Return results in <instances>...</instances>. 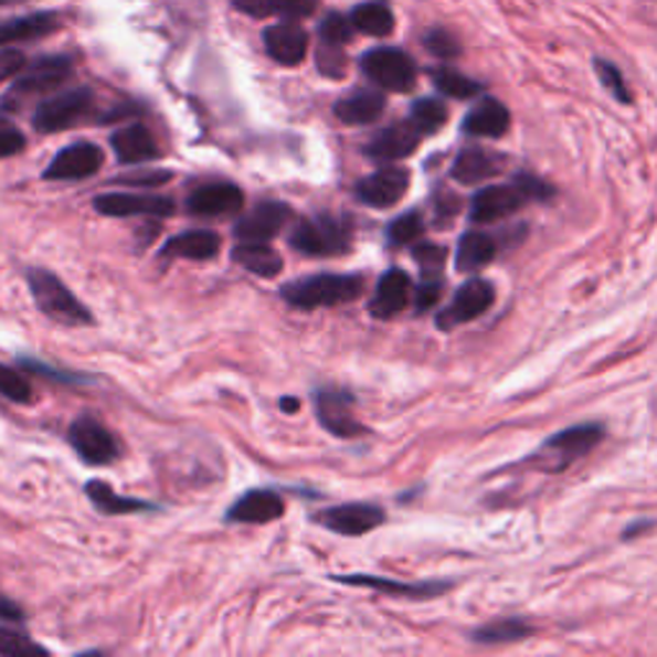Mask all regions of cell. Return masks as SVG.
<instances>
[{
    "label": "cell",
    "instance_id": "cell-1",
    "mask_svg": "<svg viewBox=\"0 0 657 657\" xmlns=\"http://www.w3.org/2000/svg\"><path fill=\"white\" fill-rule=\"evenodd\" d=\"M365 280L360 275H311V278L293 280L283 285L280 296L285 304L300 311H311V308H327V306H342L352 304L354 298L362 296Z\"/></svg>",
    "mask_w": 657,
    "mask_h": 657
},
{
    "label": "cell",
    "instance_id": "cell-2",
    "mask_svg": "<svg viewBox=\"0 0 657 657\" xmlns=\"http://www.w3.org/2000/svg\"><path fill=\"white\" fill-rule=\"evenodd\" d=\"M27 280L36 306L52 321L65 324V327H88V324H93V314L81 304V298L75 293H70L67 285L54 273L44 271V267H31L27 273Z\"/></svg>",
    "mask_w": 657,
    "mask_h": 657
},
{
    "label": "cell",
    "instance_id": "cell-3",
    "mask_svg": "<svg viewBox=\"0 0 657 657\" xmlns=\"http://www.w3.org/2000/svg\"><path fill=\"white\" fill-rule=\"evenodd\" d=\"M288 242L293 250L304 252L308 257H337L350 252L352 226L347 219L319 213V216L298 221L293 226Z\"/></svg>",
    "mask_w": 657,
    "mask_h": 657
},
{
    "label": "cell",
    "instance_id": "cell-4",
    "mask_svg": "<svg viewBox=\"0 0 657 657\" xmlns=\"http://www.w3.org/2000/svg\"><path fill=\"white\" fill-rule=\"evenodd\" d=\"M601 439H604V426L601 424L570 426V430L558 432L555 437L544 439L542 447L532 455V463L534 468L544 473H563L575 460L589 455Z\"/></svg>",
    "mask_w": 657,
    "mask_h": 657
},
{
    "label": "cell",
    "instance_id": "cell-5",
    "mask_svg": "<svg viewBox=\"0 0 657 657\" xmlns=\"http://www.w3.org/2000/svg\"><path fill=\"white\" fill-rule=\"evenodd\" d=\"M360 65L362 73L383 91L409 93L416 85L414 60L403 50H395V46H375L362 57Z\"/></svg>",
    "mask_w": 657,
    "mask_h": 657
},
{
    "label": "cell",
    "instance_id": "cell-6",
    "mask_svg": "<svg viewBox=\"0 0 657 657\" xmlns=\"http://www.w3.org/2000/svg\"><path fill=\"white\" fill-rule=\"evenodd\" d=\"M93 108V91L75 88L60 95H52L44 103H39L34 110V129L39 134L65 131L70 126H77Z\"/></svg>",
    "mask_w": 657,
    "mask_h": 657
},
{
    "label": "cell",
    "instance_id": "cell-7",
    "mask_svg": "<svg viewBox=\"0 0 657 657\" xmlns=\"http://www.w3.org/2000/svg\"><path fill=\"white\" fill-rule=\"evenodd\" d=\"M67 439L77 453V457L88 465H108L116 460L118 453H121V447H118L114 434H110L98 418H93L88 414L77 416L75 422L70 424Z\"/></svg>",
    "mask_w": 657,
    "mask_h": 657
},
{
    "label": "cell",
    "instance_id": "cell-8",
    "mask_svg": "<svg viewBox=\"0 0 657 657\" xmlns=\"http://www.w3.org/2000/svg\"><path fill=\"white\" fill-rule=\"evenodd\" d=\"M494 300H496V288L488 280L473 278L468 283H463L460 288H457L455 298L449 300V306L442 308L437 314V327L449 331L460 327V324L478 319V316H483L490 306H494Z\"/></svg>",
    "mask_w": 657,
    "mask_h": 657
},
{
    "label": "cell",
    "instance_id": "cell-9",
    "mask_svg": "<svg viewBox=\"0 0 657 657\" xmlns=\"http://www.w3.org/2000/svg\"><path fill=\"white\" fill-rule=\"evenodd\" d=\"M316 416H319V424L324 430L335 434V437L342 439H354L368 434L365 426H362L358 418H354V395L347 391H337V388H324V391H316Z\"/></svg>",
    "mask_w": 657,
    "mask_h": 657
},
{
    "label": "cell",
    "instance_id": "cell-10",
    "mask_svg": "<svg viewBox=\"0 0 657 657\" xmlns=\"http://www.w3.org/2000/svg\"><path fill=\"white\" fill-rule=\"evenodd\" d=\"M93 209L103 216H155L168 219L176 213V201L168 195L147 193H100L93 198Z\"/></svg>",
    "mask_w": 657,
    "mask_h": 657
},
{
    "label": "cell",
    "instance_id": "cell-11",
    "mask_svg": "<svg viewBox=\"0 0 657 657\" xmlns=\"http://www.w3.org/2000/svg\"><path fill=\"white\" fill-rule=\"evenodd\" d=\"M314 521L335 534L362 537L383 524L385 511L375 504H342V506H331V509L319 511L314 517Z\"/></svg>",
    "mask_w": 657,
    "mask_h": 657
},
{
    "label": "cell",
    "instance_id": "cell-12",
    "mask_svg": "<svg viewBox=\"0 0 657 657\" xmlns=\"http://www.w3.org/2000/svg\"><path fill=\"white\" fill-rule=\"evenodd\" d=\"M527 201H532V198L527 195V190L521 188L517 180L509 186L480 188L478 193L473 195L470 219L475 224H494V221H501L511 216V213H517Z\"/></svg>",
    "mask_w": 657,
    "mask_h": 657
},
{
    "label": "cell",
    "instance_id": "cell-13",
    "mask_svg": "<svg viewBox=\"0 0 657 657\" xmlns=\"http://www.w3.org/2000/svg\"><path fill=\"white\" fill-rule=\"evenodd\" d=\"M103 165V149L93 141H75L65 149H60L57 157L46 165L44 180L65 183V180H85L95 176Z\"/></svg>",
    "mask_w": 657,
    "mask_h": 657
},
{
    "label": "cell",
    "instance_id": "cell-14",
    "mask_svg": "<svg viewBox=\"0 0 657 657\" xmlns=\"http://www.w3.org/2000/svg\"><path fill=\"white\" fill-rule=\"evenodd\" d=\"M411 183L409 170L395 168V165H388V168L375 170L373 176L362 178L358 183V198L365 205H373V209H391L406 195Z\"/></svg>",
    "mask_w": 657,
    "mask_h": 657
},
{
    "label": "cell",
    "instance_id": "cell-15",
    "mask_svg": "<svg viewBox=\"0 0 657 657\" xmlns=\"http://www.w3.org/2000/svg\"><path fill=\"white\" fill-rule=\"evenodd\" d=\"M293 219V211L285 203L265 201L255 211L242 216L234 226V236L240 242H271L283 232V226Z\"/></svg>",
    "mask_w": 657,
    "mask_h": 657
},
{
    "label": "cell",
    "instance_id": "cell-16",
    "mask_svg": "<svg viewBox=\"0 0 657 657\" xmlns=\"http://www.w3.org/2000/svg\"><path fill=\"white\" fill-rule=\"evenodd\" d=\"M424 134L416 129L411 121H399L380 129L373 139L368 141L365 155L375 162H399L403 157L414 155L418 141H422Z\"/></svg>",
    "mask_w": 657,
    "mask_h": 657
},
{
    "label": "cell",
    "instance_id": "cell-17",
    "mask_svg": "<svg viewBox=\"0 0 657 657\" xmlns=\"http://www.w3.org/2000/svg\"><path fill=\"white\" fill-rule=\"evenodd\" d=\"M73 73V62L70 57H42L31 62L27 73H19L13 83L15 95H34V93H50L60 88Z\"/></svg>",
    "mask_w": 657,
    "mask_h": 657
},
{
    "label": "cell",
    "instance_id": "cell-18",
    "mask_svg": "<svg viewBox=\"0 0 657 657\" xmlns=\"http://www.w3.org/2000/svg\"><path fill=\"white\" fill-rule=\"evenodd\" d=\"M285 513V501L273 494V490L257 488L247 490L240 501L229 506L226 521H236V524H271V521L280 519Z\"/></svg>",
    "mask_w": 657,
    "mask_h": 657
},
{
    "label": "cell",
    "instance_id": "cell-19",
    "mask_svg": "<svg viewBox=\"0 0 657 657\" xmlns=\"http://www.w3.org/2000/svg\"><path fill=\"white\" fill-rule=\"evenodd\" d=\"M244 205V193L232 183H205L188 195V211L195 216H226Z\"/></svg>",
    "mask_w": 657,
    "mask_h": 657
},
{
    "label": "cell",
    "instance_id": "cell-20",
    "mask_svg": "<svg viewBox=\"0 0 657 657\" xmlns=\"http://www.w3.org/2000/svg\"><path fill=\"white\" fill-rule=\"evenodd\" d=\"M110 147H114L116 160L121 165H145L152 162L160 157V149H157V141L152 134H149L147 126L131 124L124 126V129L114 131L110 137Z\"/></svg>",
    "mask_w": 657,
    "mask_h": 657
},
{
    "label": "cell",
    "instance_id": "cell-21",
    "mask_svg": "<svg viewBox=\"0 0 657 657\" xmlns=\"http://www.w3.org/2000/svg\"><path fill=\"white\" fill-rule=\"evenodd\" d=\"M411 300V278L399 267H391L383 278H380L375 296L370 300V314L375 319H391V316L401 314Z\"/></svg>",
    "mask_w": 657,
    "mask_h": 657
},
{
    "label": "cell",
    "instance_id": "cell-22",
    "mask_svg": "<svg viewBox=\"0 0 657 657\" xmlns=\"http://www.w3.org/2000/svg\"><path fill=\"white\" fill-rule=\"evenodd\" d=\"M265 50L275 62L293 67L306 57L308 34L298 23H278V27L265 31Z\"/></svg>",
    "mask_w": 657,
    "mask_h": 657
},
{
    "label": "cell",
    "instance_id": "cell-23",
    "mask_svg": "<svg viewBox=\"0 0 657 657\" xmlns=\"http://www.w3.org/2000/svg\"><path fill=\"white\" fill-rule=\"evenodd\" d=\"M509 126H511L509 108H506L501 100L486 98V100H480L468 116H465L463 131L470 134V137L498 139L509 131Z\"/></svg>",
    "mask_w": 657,
    "mask_h": 657
},
{
    "label": "cell",
    "instance_id": "cell-24",
    "mask_svg": "<svg viewBox=\"0 0 657 657\" xmlns=\"http://www.w3.org/2000/svg\"><path fill=\"white\" fill-rule=\"evenodd\" d=\"M221 240L209 229H193V232H183L165 244L160 255L165 259H195V263H205L219 255Z\"/></svg>",
    "mask_w": 657,
    "mask_h": 657
},
{
    "label": "cell",
    "instance_id": "cell-25",
    "mask_svg": "<svg viewBox=\"0 0 657 657\" xmlns=\"http://www.w3.org/2000/svg\"><path fill=\"white\" fill-rule=\"evenodd\" d=\"M504 170V157L486 152L480 147H468L457 155L453 165V178L463 186H475L483 183V180L498 176Z\"/></svg>",
    "mask_w": 657,
    "mask_h": 657
},
{
    "label": "cell",
    "instance_id": "cell-26",
    "mask_svg": "<svg viewBox=\"0 0 657 657\" xmlns=\"http://www.w3.org/2000/svg\"><path fill=\"white\" fill-rule=\"evenodd\" d=\"M335 581L345 585H365V589H375V591L391 593V596H406V598H434L449 589V583H399V581H388V577L358 575V573L335 575Z\"/></svg>",
    "mask_w": 657,
    "mask_h": 657
},
{
    "label": "cell",
    "instance_id": "cell-27",
    "mask_svg": "<svg viewBox=\"0 0 657 657\" xmlns=\"http://www.w3.org/2000/svg\"><path fill=\"white\" fill-rule=\"evenodd\" d=\"M385 110V95L378 91H354L347 98L337 100L335 116L342 124L350 126H365L378 121Z\"/></svg>",
    "mask_w": 657,
    "mask_h": 657
},
{
    "label": "cell",
    "instance_id": "cell-28",
    "mask_svg": "<svg viewBox=\"0 0 657 657\" xmlns=\"http://www.w3.org/2000/svg\"><path fill=\"white\" fill-rule=\"evenodd\" d=\"M234 263L257 278H275L283 271V257L267 242H240L232 252Z\"/></svg>",
    "mask_w": 657,
    "mask_h": 657
},
{
    "label": "cell",
    "instance_id": "cell-29",
    "mask_svg": "<svg viewBox=\"0 0 657 657\" xmlns=\"http://www.w3.org/2000/svg\"><path fill=\"white\" fill-rule=\"evenodd\" d=\"M57 27H60L57 13H34V15H23V19L3 21L0 23V46L46 36Z\"/></svg>",
    "mask_w": 657,
    "mask_h": 657
},
{
    "label": "cell",
    "instance_id": "cell-30",
    "mask_svg": "<svg viewBox=\"0 0 657 657\" xmlns=\"http://www.w3.org/2000/svg\"><path fill=\"white\" fill-rule=\"evenodd\" d=\"M496 242L494 236L483 234V232H468L457 242V252H455V265L460 273H475L480 267H486L490 259L496 257Z\"/></svg>",
    "mask_w": 657,
    "mask_h": 657
},
{
    "label": "cell",
    "instance_id": "cell-31",
    "mask_svg": "<svg viewBox=\"0 0 657 657\" xmlns=\"http://www.w3.org/2000/svg\"><path fill=\"white\" fill-rule=\"evenodd\" d=\"M85 494H88L95 509L103 513H110V517H121V513H137V511H152V504L116 494V490L106 486L103 480H91L88 486H85Z\"/></svg>",
    "mask_w": 657,
    "mask_h": 657
},
{
    "label": "cell",
    "instance_id": "cell-32",
    "mask_svg": "<svg viewBox=\"0 0 657 657\" xmlns=\"http://www.w3.org/2000/svg\"><path fill=\"white\" fill-rule=\"evenodd\" d=\"M532 635V627L521 619H501V622H490L486 627L473 632V643L480 645H506V643H521Z\"/></svg>",
    "mask_w": 657,
    "mask_h": 657
},
{
    "label": "cell",
    "instance_id": "cell-33",
    "mask_svg": "<svg viewBox=\"0 0 657 657\" xmlns=\"http://www.w3.org/2000/svg\"><path fill=\"white\" fill-rule=\"evenodd\" d=\"M354 29L365 31L370 36H388L395 27L393 13L383 3H362L352 11Z\"/></svg>",
    "mask_w": 657,
    "mask_h": 657
},
{
    "label": "cell",
    "instance_id": "cell-34",
    "mask_svg": "<svg viewBox=\"0 0 657 657\" xmlns=\"http://www.w3.org/2000/svg\"><path fill=\"white\" fill-rule=\"evenodd\" d=\"M432 83L437 85L439 93L449 95V98H457V100H465V98H473V95L483 93V85L470 81V77H465L463 73H455V70L449 67H437L432 70Z\"/></svg>",
    "mask_w": 657,
    "mask_h": 657
},
{
    "label": "cell",
    "instance_id": "cell-35",
    "mask_svg": "<svg viewBox=\"0 0 657 657\" xmlns=\"http://www.w3.org/2000/svg\"><path fill=\"white\" fill-rule=\"evenodd\" d=\"M409 121L422 134H437L447 124V106L437 98H422L411 106Z\"/></svg>",
    "mask_w": 657,
    "mask_h": 657
},
{
    "label": "cell",
    "instance_id": "cell-36",
    "mask_svg": "<svg viewBox=\"0 0 657 657\" xmlns=\"http://www.w3.org/2000/svg\"><path fill=\"white\" fill-rule=\"evenodd\" d=\"M422 234H424V219L418 211L403 213V216L391 221V226H388V242H391L393 247H406V244H414Z\"/></svg>",
    "mask_w": 657,
    "mask_h": 657
},
{
    "label": "cell",
    "instance_id": "cell-37",
    "mask_svg": "<svg viewBox=\"0 0 657 657\" xmlns=\"http://www.w3.org/2000/svg\"><path fill=\"white\" fill-rule=\"evenodd\" d=\"M0 655L6 657H31V655H46L42 645L31 643L27 635L15 632L11 627H0Z\"/></svg>",
    "mask_w": 657,
    "mask_h": 657
},
{
    "label": "cell",
    "instance_id": "cell-38",
    "mask_svg": "<svg viewBox=\"0 0 657 657\" xmlns=\"http://www.w3.org/2000/svg\"><path fill=\"white\" fill-rule=\"evenodd\" d=\"M0 395L13 403H31V385L19 370L0 365Z\"/></svg>",
    "mask_w": 657,
    "mask_h": 657
},
{
    "label": "cell",
    "instance_id": "cell-39",
    "mask_svg": "<svg viewBox=\"0 0 657 657\" xmlns=\"http://www.w3.org/2000/svg\"><path fill=\"white\" fill-rule=\"evenodd\" d=\"M593 67H596V75H598L601 85H604V88L612 93L616 100L632 103L629 88H627V83H624L619 67L612 65V62H606V60H596V62H593Z\"/></svg>",
    "mask_w": 657,
    "mask_h": 657
},
{
    "label": "cell",
    "instance_id": "cell-40",
    "mask_svg": "<svg viewBox=\"0 0 657 657\" xmlns=\"http://www.w3.org/2000/svg\"><path fill=\"white\" fill-rule=\"evenodd\" d=\"M352 27L354 23H350L345 19V15L339 13H329L327 19L321 21L319 27V36L324 44H335V46H342L352 39Z\"/></svg>",
    "mask_w": 657,
    "mask_h": 657
},
{
    "label": "cell",
    "instance_id": "cell-41",
    "mask_svg": "<svg viewBox=\"0 0 657 657\" xmlns=\"http://www.w3.org/2000/svg\"><path fill=\"white\" fill-rule=\"evenodd\" d=\"M414 259L418 265H422L426 278H430V275H439L442 265H445V259H447V250L442 247V244H432V242L416 244Z\"/></svg>",
    "mask_w": 657,
    "mask_h": 657
},
{
    "label": "cell",
    "instance_id": "cell-42",
    "mask_svg": "<svg viewBox=\"0 0 657 657\" xmlns=\"http://www.w3.org/2000/svg\"><path fill=\"white\" fill-rule=\"evenodd\" d=\"M424 46L432 54H437V57H445V60L460 54V42H457V39L445 29H432L430 34L424 36Z\"/></svg>",
    "mask_w": 657,
    "mask_h": 657
},
{
    "label": "cell",
    "instance_id": "cell-43",
    "mask_svg": "<svg viewBox=\"0 0 657 657\" xmlns=\"http://www.w3.org/2000/svg\"><path fill=\"white\" fill-rule=\"evenodd\" d=\"M316 65L327 77H342L345 70H347V60L339 46L335 44H324V50L319 52V57H316Z\"/></svg>",
    "mask_w": 657,
    "mask_h": 657
},
{
    "label": "cell",
    "instance_id": "cell-44",
    "mask_svg": "<svg viewBox=\"0 0 657 657\" xmlns=\"http://www.w3.org/2000/svg\"><path fill=\"white\" fill-rule=\"evenodd\" d=\"M172 178V172L168 170H145V172H129V176H121L116 183L124 186H139V188H152V186H162Z\"/></svg>",
    "mask_w": 657,
    "mask_h": 657
},
{
    "label": "cell",
    "instance_id": "cell-45",
    "mask_svg": "<svg viewBox=\"0 0 657 657\" xmlns=\"http://www.w3.org/2000/svg\"><path fill=\"white\" fill-rule=\"evenodd\" d=\"M316 6H319V0H275V13L296 21L311 15L316 11Z\"/></svg>",
    "mask_w": 657,
    "mask_h": 657
},
{
    "label": "cell",
    "instance_id": "cell-46",
    "mask_svg": "<svg viewBox=\"0 0 657 657\" xmlns=\"http://www.w3.org/2000/svg\"><path fill=\"white\" fill-rule=\"evenodd\" d=\"M442 296V280H424L416 288V311L424 314L430 308L437 306V300Z\"/></svg>",
    "mask_w": 657,
    "mask_h": 657
},
{
    "label": "cell",
    "instance_id": "cell-47",
    "mask_svg": "<svg viewBox=\"0 0 657 657\" xmlns=\"http://www.w3.org/2000/svg\"><path fill=\"white\" fill-rule=\"evenodd\" d=\"M27 147V137L19 129H0V160L19 155Z\"/></svg>",
    "mask_w": 657,
    "mask_h": 657
},
{
    "label": "cell",
    "instance_id": "cell-48",
    "mask_svg": "<svg viewBox=\"0 0 657 657\" xmlns=\"http://www.w3.org/2000/svg\"><path fill=\"white\" fill-rule=\"evenodd\" d=\"M23 54L15 52V50H3L0 52V85H3L6 81H11V77H15L21 73L23 67Z\"/></svg>",
    "mask_w": 657,
    "mask_h": 657
},
{
    "label": "cell",
    "instance_id": "cell-49",
    "mask_svg": "<svg viewBox=\"0 0 657 657\" xmlns=\"http://www.w3.org/2000/svg\"><path fill=\"white\" fill-rule=\"evenodd\" d=\"M236 11L255 15V19H265V15L275 13V0H232Z\"/></svg>",
    "mask_w": 657,
    "mask_h": 657
},
{
    "label": "cell",
    "instance_id": "cell-50",
    "mask_svg": "<svg viewBox=\"0 0 657 657\" xmlns=\"http://www.w3.org/2000/svg\"><path fill=\"white\" fill-rule=\"evenodd\" d=\"M457 203L460 201H457L455 195H439L437 201H434V216H437V224H445V221H449L457 211H460V205Z\"/></svg>",
    "mask_w": 657,
    "mask_h": 657
},
{
    "label": "cell",
    "instance_id": "cell-51",
    "mask_svg": "<svg viewBox=\"0 0 657 657\" xmlns=\"http://www.w3.org/2000/svg\"><path fill=\"white\" fill-rule=\"evenodd\" d=\"M0 619H8V622H23V612L19 606L13 604V601H8L6 596H0Z\"/></svg>",
    "mask_w": 657,
    "mask_h": 657
},
{
    "label": "cell",
    "instance_id": "cell-52",
    "mask_svg": "<svg viewBox=\"0 0 657 657\" xmlns=\"http://www.w3.org/2000/svg\"><path fill=\"white\" fill-rule=\"evenodd\" d=\"M280 406L285 409V414H296L298 406H300V401L298 399H280Z\"/></svg>",
    "mask_w": 657,
    "mask_h": 657
},
{
    "label": "cell",
    "instance_id": "cell-53",
    "mask_svg": "<svg viewBox=\"0 0 657 657\" xmlns=\"http://www.w3.org/2000/svg\"><path fill=\"white\" fill-rule=\"evenodd\" d=\"M8 3H19V0H0V6H8Z\"/></svg>",
    "mask_w": 657,
    "mask_h": 657
}]
</instances>
